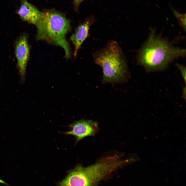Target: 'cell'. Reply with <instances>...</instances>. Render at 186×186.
Segmentation results:
<instances>
[{
  "instance_id": "6da1fadb",
  "label": "cell",
  "mask_w": 186,
  "mask_h": 186,
  "mask_svg": "<svg viewBox=\"0 0 186 186\" xmlns=\"http://www.w3.org/2000/svg\"><path fill=\"white\" fill-rule=\"evenodd\" d=\"M185 54V49L174 47L151 29L148 39L138 52L137 63L147 72L160 71L166 68L174 60L184 57Z\"/></svg>"
},
{
  "instance_id": "7a4b0ae2",
  "label": "cell",
  "mask_w": 186,
  "mask_h": 186,
  "mask_svg": "<svg viewBox=\"0 0 186 186\" xmlns=\"http://www.w3.org/2000/svg\"><path fill=\"white\" fill-rule=\"evenodd\" d=\"M94 62L102 68L104 83H122L128 76L126 58L116 41L110 40L103 47L92 54Z\"/></svg>"
},
{
  "instance_id": "3957f363",
  "label": "cell",
  "mask_w": 186,
  "mask_h": 186,
  "mask_svg": "<svg viewBox=\"0 0 186 186\" xmlns=\"http://www.w3.org/2000/svg\"><path fill=\"white\" fill-rule=\"evenodd\" d=\"M35 25L37 40L60 46L65 50V57H70L69 46L66 36L71 29L70 21L63 14L54 10L43 11Z\"/></svg>"
},
{
  "instance_id": "277c9868",
  "label": "cell",
  "mask_w": 186,
  "mask_h": 186,
  "mask_svg": "<svg viewBox=\"0 0 186 186\" xmlns=\"http://www.w3.org/2000/svg\"><path fill=\"white\" fill-rule=\"evenodd\" d=\"M70 127L71 130L64 134L74 136L76 138V143L86 137L94 136L99 130L97 123L90 120L77 121Z\"/></svg>"
},
{
  "instance_id": "5b68a950",
  "label": "cell",
  "mask_w": 186,
  "mask_h": 186,
  "mask_svg": "<svg viewBox=\"0 0 186 186\" xmlns=\"http://www.w3.org/2000/svg\"><path fill=\"white\" fill-rule=\"evenodd\" d=\"M15 45L17 67L21 79L24 81L29 52L27 36L25 34L20 36L16 41Z\"/></svg>"
},
{
  "instance_id": "8992f818",
  "label": "cell",
  "mask_w": 186,
  "mask_h": 186,
  "mask_svg": "<svg viewBox=\"0 0 186 186\" xmlns=\"http://www.w3.org/2000/svg\"><path fill=\"white\" fill-rule=\"evenodd\" d=\"M96 21V19L94 15H89L78 26L74 33L71 37L70 39L75 47V57L77 56V52L82 43L89 36V31L90 27Z\"/></svg>"
},
{
  "instance_id": "52a82bcc",
  "label": "cell",
  "mask_w": 186,
  "mask_h": 186,
  "mask_svg": "<svg viewBox=\"0 0 186 186\" xmlns=\"http://www.w3.org/2000/svg\"><path fill=\"white\" fill-rule=\"evenodd\" d=\"M18 13L23 20L35 25L41 12L26 0H22Z\"/></svg>"
},
{
  "instance_id": "ba28073f",
  "label": "cell",
  "mask_w": 186,
  "mask_h": 186,
  "mask_svg": "<svg viewBox=\"0 0 186 186\" xmlns=\"http://www.w3.org/2000/svg\"><path fill=\"white\" fill-rule=\"evenodd\" d=\"M176 66L179 69L181 73L182 76L184 79L185 82H186V68L184 66L179 63L176 64Z\"/></svg>"
},
{
  "instance_id": "9c48e42d",
  "label": "cell",
  "mask_w": 186,
  "mask_h": 186,
  "mask_svg": "<svg viewBox=\"0 0 186 186\" xmlns=\"http://www.w3.org/2000/svg\"><path fill=\"white\" fill-rule=\"evenodd\" d=\"M85 0H73V4L75 11L78 12L79 6L82 2Z\"/></svg>"
},
{
  "instance_id": "30bf717a",
  "label": "cell",
  "mask_w": 186,
  "mask_h": 186,
  "mask_svg": "<svg viewBox=\"0 0 186 186\" xmlns=\"http://www.w3.org/2000/svg\"><path fill=\"white\" fill-rule=\"evenodd\" d=\"M183 95L184 98L185 99L186 98V87H183Z\"/></svg>"
},
{
  "instance_id": "8fae6325",
  "label": "cell",
  "mask_w": 186,
  "mask_h": 186,
  "mask_svg": "<svg viewBox=\"0 0 186 186\" xmlns=\"http://www.w3.org/2000/svg\"><path fill=\"white\" fill-rule=\"evenodd\" d=\"M3 182V181L0 180V183H2Z\"/></svg>"
}]
</instances>
